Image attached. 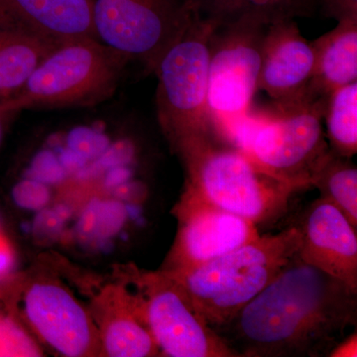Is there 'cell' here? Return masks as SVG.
Listing matches in <instances>:
<instances>
[{
  "mask_svg": "<svg viewBox=\"0 0 357 357\" xmlns=\"http://www.w3.org/2000/svg\"><path fill=\"white\" fill-rule=\"evenodd\" d=\"M357 290L296 255L215 330L236 357H326L356 333Z\"/></svg>",
  "mask_w": 357,
  "mask_h": 357,
  "instance_id": "obj_1",
  "label": "cell"
},
{
  "mask_svg": "<svg viewBox=\"0 0 357 357\" xmlns=\"http://www.w3.org/2000/svg\"><path fill=\"white\" fill-rule=\"evenodd\" d=\"M174 153L184 167V191L256 225L287 213L295 192L213 129L185 141Z\"/></svg>",
  "mask_w": 357,
  "mask_h": 357,
  "instance_id": "obj_2",
  "label": "cell"
},
{
  "mask_svg": "<svg viewBox=\"0 0 357 357\" xmlns=\"http://www.w3.org/2000/svg\"><path fill=\"white\" fill-rule=\"evenodd\" d=\"M299 248V231L291 225L279 234L260 236L202 266L168 273L182 284L197 311L215 331L261 293Z\"/></svg>",
  "mask_w": 357,
  "mask_h": 357,
  "instance_id": "obj_3",
  "label": "cell"
},
{
  "mask_svg": "<svg viewBox=\"0 0 357 357\" xmlns=\"http://www.w3.org/2000/svg\"><path fill=\"white\" fill-rule=\"evenodd\" d=\"M130 59L93 37L70 40L40 63L22 89L0 107L25 109L95 107L114 95Z\"/></svg>",
  "mask_w": 357,
  "mask_h": 357,
  "instance_id": "obj_4",
  "label": "cell"
},
{
  "mask_svg": "<svg viewBox=\"0 0 357 357\" xmlns=\"http://www.w3.org/2000/svg\"><path fill=\"white\" fill-rule=\"evenodd\" d=\"M326 98L251 109L237 130L236 144L294 192L312 188L330 153L321 124Z\"/></svg>",
  "mask_w": 357,
  "mask_h": 357,
  "instance_id": "obj_5",
  "label": "cell"
},
{
  "mask_svg": "<svg viewBox=\"0 0 357 357\" xmlns=\"http://www.w3.org/2000/svg\"><path fill=\"white\" fill-rule=\"evenodd\" d=\"M218 23L196 9L188 24L160 59L156 112L172 151L211 130L208 119L210 40Z\"/></svg>",
  "mask_w": 357,
  "mask_h": 357,
  "instance_id": "obj_6",
  "label": "cell"
},
{
  "mask_svg": "<svg viewBox=\"0 0 357 357\" xmlns=\"http://www.w3.org/2000/svg\"><path fill=\"white\" fill-rule=\"evenodd\" d=\"M268 25L241 18L218 24L211 36L208 119L215 132L234 143L258 91Z\"/></svg>",
  "mask_w": 357,
  "mask_h": 357,
  "instance_id": "obj_7",
  "label": "cell"
},
{
  "mask_svg": "<svg viewBox=\"0 0 357 357\" xmlns=\"http://www.w3.org/2000/svg\"><path fill=\"white\" fill-rule=\"evenodd\" d=\"M143 314L161 356L236 357L197 311L182 284L163 270L128 268Z\"/></svg>",
  "mask_w": 357,
  "mask_h": 357,
  "instance_id": "obj_8",
  "label": "cell"
},
{
  "mask_svg": "<svg viewBox=\"0 0 357 357\" xmlns=\"http://www.w3.org/2000/svg\"><path fill=\"white\" fill-rule=\"evenodd\" d=\"M198 6L192 0H95L96 38L154 73Z\"/></svg>",
  "mask_w": 357,
  "mask_h": 357,
  "instance_id": "obj_9",
  "label": "cell"
},
{
  "mask_svg": "<svg viewBox=\"0 0 357 357\" xmlns=\"http://www.w3.org/2000/svg\"><path fill=\"white\" fill-rule=\"evenodd\" d=\"M20 289V321L37 342L62 356L102 354L89 307L83 306L63 282L48 274L32 275Z\"/></svg>",
  "mask_w": 357,
  "mask_h": 357,
  "instance_id": "obj_10",
  "label": "cell"
},
{
  "mask_svg": "<svg viewBox=\"0 0 357 357\" xmlns=\"http://www.w3.org/2000/svg\"><path fill=\"white\" fill-rule=\"evenodd\" d=\"M178 232L161 270L189 271L259 237L257 225L184 191L173 211Z\"/></svg>",
  "mask_w": 357,
  "mask_h": 357,
  "instance_id": "obj_11",
  "label": "cell"
},
{
  "mask_svg": "<svg viewBox=\"0 0 357 357\" xmlns=\"http://www.w3.org/2000/svg\"><path fill=\"white\" fill-rule=\"evenodd\" d=\"M292 225L300 234L301 259L357 290V230L344 213L319 198L305 206Z\"/></svg>",
  "mask_w": 357,
  "mask_h": 357,
  "instance_id": "obj_12",
  "label": "cell"
},
{
  "mask_svg": "<svg viewBox=\"0 0 357 357\" xmlns=\"http://www.w3.org/2000/svg\"><path fill=\"white\" fill-rule=\"evenodd\" d=\"M314 70V49L295 20H279L268 25L258 91H265L274 102L314 100L310 93Z\"/></svg>",
  "mask_w": 357,
  "mask_h": 357,
  "instance_id": "obj_13",
  "label": "cell"
},
{
  "mask_svg": "<svg viewBox=\"0 0 357 357\" xmlns=\"http://www.w3.org/2000/svg\"><path fill=\"white\" fill-rule=\"evenodd\" d=\"M93 3L95 0H0V26L59 45L96 38Z\"/></svg>",
  "mask_w": 357,
  "mask_h": 357,
  "instance_id": "obj_14",
  "label": "cell"
},
{
  "mask_svg": "<svg viewBox=\"0 0 357 357\" xmlns=\"http://www.w3.org/2000/svg\"><path fill=\"white\" fill-rule=\"evenodd\" d=\"M112 299L96 307L95 319L100 333V351L112 357L161 356L153 335L148 328L142 306L133 289L122 279L109 289Z\"/></svg>",
  "mask_w": 357,
  "mask_h": 357,
  "instance_id": "obj_15",
  "label": "cell"
},
{
  "mask_svg": "<svg viewBox=\"0 0 357 357\" xmlns=\"http://www.w3.org/2000/svg\"><path fill=\"white\" fill-rule=\"evenodd\" d=\"M311 43L314 52L312 98H326L335 89L357 82V20L340 21L335 29Z\"/></svg>",
  "mask_w": 357,
  "mask_h": 357,
  "instance_id": "obj_16",
  "label": "cell"
},
{
  "mask_svg": "<svg viewBox=\"0 0 357 357\" xmlns=\"http://www.w3.org/2000/svg\"><path fill=\"white\" fill-rule=\"evenodd\" d=\"M60 45L0 26V103L15 96L40 63Z\"/></svg>",
  "mask_w": 357,
  "mask_h": 357,
  "instance_id": "obj_17",
  "label": "cell"
},
{
  "mask_svg": "<svg viewBox=\"0 0 357 357\" xmlns=\"http://www.w3.org/2000/svg\"><path fill=\"white\" fill-rule=\"evenodd\" d=\"M199 13L218 24L241 18H255L267 24L311 16L317 0H192Z\"/></svg>",
  "mask_w": 357,
  "mask_h": 357,
  "instance_id": "obj_18",
  "label": "cell"
},
{
  "mask_svg": "<svg viewBox=\"0 0 357 357\" xmlns=\"http://www.w3.org/2000/svg\"><path fill=\"white\" fill-rule=\"evenodd\" d=\"M319 198L338 208L357 230V169L351 158L331 151L312 178Z\"/></svg>",
  "mask_w": 357,
  "mask_h": 357,
  "instance_id": "obj_19",
  "label": "cell"
},
{
  "mask_svg": "<svg viewBox=\"0 0 357 357\" xmlns=\"http://www.w3.org/2000/svg\"><path fill=\"white\" fill-rule=\"evenodd\" d=\"M323 119L331 151L352 158L357 152V82L326 96Z\"/></svg>",
  "mask_w": 357,
  "mask_h": 357,
  "instance_id": "obj_20",
  "label": "cell"
},
{
  "mask_svg": "<svg viewBox=\"0 0 357 357\" xmlns=\"http://www.w3.org/2000/svg\"><path fill=\"white\" fill-rule=\"evenodd\" d=\"M41 347L17 319L0 314V356H40Z\"/></svg>",
  "mask_w": 357,
  "mask_h": 357,
  "instance_id": "obj_21",
  "label": "cell"
},
{
  "mask_svg": "<svg viewBox=\"0 0 357 357\" xmlns=\"http://www.w3.org/2000/svg\"><path fill=\"white\" fill-rule=\"evenodd\" d=\"M321 10L326 17L337 22L357 20V0H323Z\"/></svg>",
  "mask_w": 357,
  "mask_h": 357,
  "instance_id": "obj_22",
  "label": "cell"
},
{
  "mask_svg": "<svg viewBox=\"0 0 357 357\" xmlns=\"http://www.w3.org/2000/svg\"><path fill=\"white\" fill-rule=\"evenodd\" d=\"M10 115L3 112L0 107V146H1L2 140H3L4 132H6V121Z\"/></svg>",
  "mask_w": 357,
  "mask_h": 357,
  "instance_id": "obj_23",
  "label": "cell"
}]
</instances>
